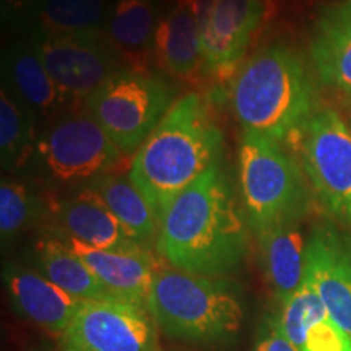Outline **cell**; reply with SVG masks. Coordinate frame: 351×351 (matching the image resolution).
Wrapping results in <instances>:
<instances>
[{
	"label": "cell",
	"mask_w": 351,
	"mask_h": 351,
	"mask_svg": "<svg viewBox=\"0 0 351 351\" xmlns=\"http://www.w3.org/2000/svg\"><path fill=\"white\" fill-rule=\"evenodd\" d=\"M104 0H44L34 16L33 34L62 36L101 32Z\"/></svg>",
	"instance_id": "24"
},
{
	"label": "cell",
	"mask_w": 351,
	"mask_h": 351,
	"mask_svg": "<svg viewBox=\"0 0 351 351\" xmlns=\"http://www.w3.org/2000/svg\"><path fill=\"white\" fill-rule=\"evenodd\" d=\"M239 186L245 219L261 236L280 225L301 221L309 194L295 158L282 145L243 132L238 148Z\"/></svg>",
	"instance_id": "5"
},
{
	"label": "cell",
	"mask_w": 351,
	"mask_h": 351,
	"mask_svg": "<svg viewBox=\"0 0 351 351\" xmlns=\"http://www.w3.org/2000/svg\"><path fill=\"white\" fill-rule=\"evenodd\" d=\"M263 258V269L280 304L301 287L306 275L307 241L301 221L280 225L257 236Z\"/></svg>",
	"instance_id": "21"
},
{
	"label": "cell",
	"mask_w": 351,
	"mask_h": 351,
	"mask_svg": "<svg viewBox=\"0 0 351 351\" xmlns=\"http://www.w3.org/2000/svg\"><path fill=\"white\" fill-rule=\"evenodd\" d=\"M278 324L300 351H351V339L333 322L306 278L282 304Z\"/></svg>",
	"instance_id": "16"
},
{
	"label": "cell",
	"mask_w": 351,
	"mask_h": 351,
	"mask_svg": "<svg viewBox=\"0 0 351 351\" xmlns=\"http://www.w3.org/2000/svg\"><path fill=\"white\" fill-rule=\"evenodd\" d=\"M263 12V0H213L200 29L204 77L217 83L236 77Z\"/></svg>",
	"instance_id": "11"
},
{
	"label": "cell",
	"mask_w": 351,
	"mask_h": 351,
	"mask_svg": "<svg viewBox=\"0 0 351 351\" xmlns=\"http://www.w3.org/2000/svg\"><path fill=\"white\" fill-rule=\"evenodd\" d=\"M44 169L54 181L77 182L112 173L122 153L90 112L62 116L36 143Z\"/></svg>",
	"instance_id": "9"
},
{
	"label": "cell",
	"mask_w": 351,
	"mask_h": 351,
	"mask_svg": "<svg viewBox=\"0 0 351 351\" xmlns=\"http://www.w3.org/2000/svg\"><path fill=\"white\" fill-rule=\"evenodd\" d=\"M309 51L320 82L351 96V0H339L320 10Z\"/></svg>",
	"instance_id": "14"
},
{
	"label": "cell",
	"mask_w": 351,
	"mask_h": 351,
	"mask_svg": "<svg viewBox=\"0 0 351 351\" xmlns=\"http://www.w3.org/2000/svg\"><path fill=\"white\" fill-rule=\"evenodd\" d=\"M32 47L65 101L85 99L121 70V59L103 32L43 36L33 34Z\"/></svg>",
	"instance_id": "10"
},
{
	"label": "cell",
	"mask_w": 351,
	"mask_h": 351,
	"mask_svg": "<svg viewBox=\"0 0 351 351\" xmlns=\"http://www.w3.org/2000/svg\"><path fill=\"white\" fill-rule=\"evenodd\" d=\"M155 60L158 67L179 80L195 82L204 77L200 25L182 0H173L169 10L158 20Z\"/></svg>",
	"instance_id": "15"
},
{
	"label": "cell",
	"mask_w": 351,
	"mask_h": 351,
	"mask_svg": "<svg viewBox=\"0 0 351 351\" xmlns=\"http://www.w3.org/2000/svg\"><path fill=\"white\" fill-rule=\"evenodd\" d=\"M147 307L165 333L194 343L226 341L244 320L243 306L226 283L161 263Z\"/></svg>",
	"instance_id": "4"
},
{
	"label": "cell",
	"mask_w": 351,
	"mask_h": 351,
	"mask_svg": "<svg viewBox=\"0 0 351 351\" xmlns=\"http://www.w3.org/2000/svg\"><path fill=\"white\" fill-rule=\"evenodd\" d=\"M231 109L247 134L283 145L317 111L314 78L295 51L270 44L256 52L232 78Z\"/></svg>",
	"instance_id": "3"
},
{
	"label": "cell",
	"mask_w": 351,
	"mask_h": 351,
	"mask_svg": "<svg viewBox=\"0 0 351 351\" xmlns=\"http://www.w3.org/2000/svg\"><path fill=\"white\" fill-rule=\"evenodd\" d=\"M34 112L7 88L0 91V160L3 169L23 166L33 152Z\"/></svg>",
	"instance_id": "25"
},
{
	"label": "cell",
	"mask_w": 351,
	"mask_h": 351,
	"mask_svg": "<svg viewBox=\"0 0 351 351\" xmlns=\"http://www.w3.org/2000/svg\"><path fill=\"white\" fill-rule=\"evenodd\" d=\"M34 257L39 274L70 296L80 301L114 298L64 239L51 236L39 239L34 245Z\"/></svg>",
	"instance_id": "23"
},
{
	"label": "cell",
	"mask_w": 351,
	"mask_h": 351,
	"mask_svg": "<svg viewBox=\"0 0 351 351\" xmlns=\"http://www.w3.org/2000/svg\"><path fill=\"white\" fill-rule=\"evenodd\" d=\"M254 351H300L280 328L278 319H271L258 339Z\"/></svg>",
	"instance_id": "27"
},
{
	"label": "cell",
	"mask_w": 351,
	"mask_h": 351,
	"mask_svg": "<svg viewBox=\"0 0 351 351\" xmlns=\"http://www.w3.org/2000/svg\"><path fill=\"white\" fill-rule=\"evenodd\" d=\"M221 147L223 132L207 99L187 93L135 152L127 174L160 221L187 187L217 166Z\"/></svg>",
	"instance_id": "2"
},
{
	"label": "cell",
	"mask_w": 351,
	"mask_h": 351,
	"mask_svg": "<svg viewBox=\"0 0 351 351\" xmlns=\"http://www.w3.org/2000/svg\"><path fill=\"white\" fill-rule=\"evenodd\" d=\"M333 322L351 339V243L330 226L307 239L306 275Z\"/></svg>",
	"instance_id": "12"
},
{
	"label": "cell",
	"mask_w": 351,
	"mask_h": 351,
	"mask_svg": "<svg viewBox=\"0 0 351 351\" xmlns=\"http://www.w3.org/2000/svg\"><path fill=\"white\" fill-rule=\"evenodd\" d=\"M173 90L150 72L121 69L85 101L86 111L124 155H132L150 137L173 106Z\"/></svg>",
	"instance_id": "6"
},
{
	"label": "cell",
	"mask_w": 351,
	"mask_h": 351,
	"mask_svg": "<svg viewBox=\"0 0 351 351\" xmlns=\"http://www.w3.org/2000/svg\"><path fill=\"white\" fill-rule=\"evenodd\" d=\"M2 19L5 21H19L26 16H36L44 0H0Z\"/></svg>",
	"instance_id": "28"
},
{
	"label": "cell",
	"mask_w": 351,
	"mask_h": 351,
	"mask_svg": "<svg viewBox=\"0 0 351 351\" xmlns=\"http://www.w3.org/2000/svg\"><path fill=\"white\" fill-rule=\"evenodd\" d=\"M34 199L25 184L3 179L0 184V232L5 241L26 228L34 217Z\"/></svg>",
	"instance_id": "26"
},
{
	"label": "cell",
	"mask_w": 351,
	"mask_h": 351,
	"mask_svg": "<svg viewBox=\"0 0 351 351\" xmlns=\"http://www.w3.org/2000/svg\"><path fill=\"white\" fill-rule=\"evenodd\" d=\"M156 0H117L106 20V36L127 69L150 72L155 59Z\"/></svg>",
	"instance_id": "19"
},
{
	"label": "cell",
	"mask_w": 351,
	"mask_h": 351,
	"mask_svg": "<svg viewBox=\"0 0 351 351\" xmlns=\"http://www.w3.org/2000/svg\"><path fill=\"white\" fill-rule=\"evenodd\" d=\"M311 186L332 217L351 228V127L332 108H319L301 134Z\"/></svg>",
	"instance_id": "7"
},
{
	"label": "cell",
	"mask_w": 351,
	"mask_h": 351,
	"mask_svg": "<svg viewBox=\"0 0 351 351\" xmlns=\"http://www.w3.org/2000/svg\"><path fill=\"white\" fill-rule=\"evenodd\" d=\"M52 208L67 238L95 249H127L138 245L130 239L93 187L86 186L73 197L56 202Z\"/></svg>",
	"instance_id": "18"
},
{
	"label": "cell",
	"mask_w": 351,
	"mask_h": 351,
	"mask_svg": "<svg viewBox=\"0 0 351 351\" xmlns=\"http://www.w3.org/2000/svg\"><path fill=\"white\" fill-rule=\"evenodd\" d=\"M64 241L114 298L147 306L153 278L160 267L147 247L95 249L72 238Z\"/></svg>",
	"instance_id": "13"
},
{
	"label": "cell",
	"mask_w": 351,
	"mask_h": 351,
	"mask_svg": "<svg viewBox=\"0 0 351 351\" xmlns=\"http://www.w3.org/2000/svg\"><path fill=\"white\" fill-rule=\"evenodd\" d=\"M5 282L13 302L26 319L59 339L64 335L80 300L70 296L43 274L21 267H8Z\"/></svg>",
	"instance_id": "17"
},
{
	"label": "cell",
	"mask_w": 351,
	"mask_h": 351,
	"mask_svg": "<svg viewBox=\"0 0 351 351\" xmlns=\"http://www.w3.org/2000/svg\"><path fill=\"white\" fill-rule=\"evenodd\" d=\"M247 219L219 166L208 169L160 219L158 254L174 269L204 276L231 274L249 249Z\"/></svg>",
	"instance_id": "1"
},
{
	"label": "cell",
	"mask_w": 351,
	"mask_h": 351,
	"mask_svg": "<svg viewBox=\"0 0 351 351\" xmlns=\"http://www.w3.org/2000/svg\"><path fill=\"white\" fill-rule=\"evenodd\" d=\"M59 340L62 351H161L148 307L117 298L82 301Z\"/></svg>",
	"instance_id": "8"
},
{
	"label": "cell",
	"mask_w": 351,
	"mask_h": 351,
	"mask_svg": "<svg viewBox=\"0 0 351 351\" xmlns=\"http://www.w3.org/2000/svg\"><path fill=\"white\" fill-rule=\"evenodd\" d=\"M90 187L101 195L134 243L142 247L155 243L160 221L150 204L130 181L129 174L109 173L99 176L91 181Z\"/></svg>",
	"instance_id": "22"
},
{
	"label": "cell",
	"mask_w": 351,
	"mask_h": 351,
	"mask_svg": "<svg viewBox=\"0 0 351 351\" xmlns=\"http://www.w3.org/2000/svg\"><path fill=\"white\" fill-rule=\"evenodd\" d=\"M3 80L10 93L33 112L56 116L67 101L32 46L13 44L2 60Z\"/></svg>",
	"instance_id": "20"
}]
</instances>
